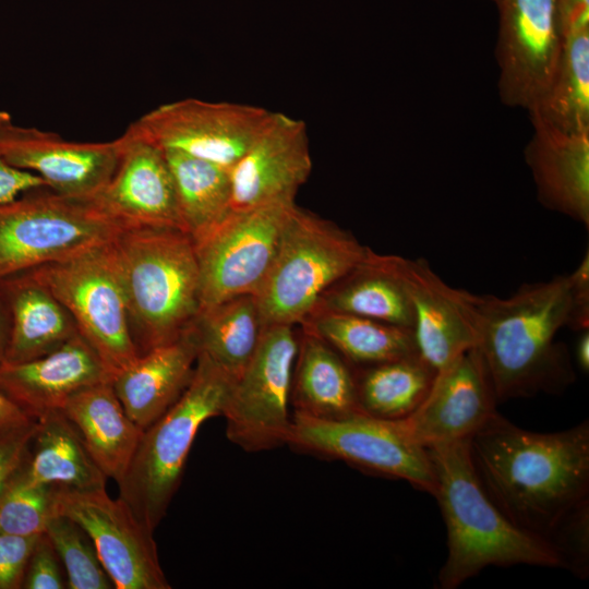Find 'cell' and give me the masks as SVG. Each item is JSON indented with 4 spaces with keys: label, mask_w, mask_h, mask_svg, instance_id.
Returning <instances> with one entry per match:
<instances>
[{
    "label": "cell",
    "mask_w": 589,
    "mask_h": 589,
    "mask_svg": "<svg viewBox=\"0 0 589 589\" xmlns=\"http://www.w3.org/2000/svg\"><path fill=\"white\" fill-rule=\"evenodd\" d=\"M490 498L517 527L546 541L557 521L589 500V423L538 433L497 411L470 437Z\"/></svg>",
    "instance_id": "6da1fadb"
},
{
    "label": "cell",
    "mask_w": 589,
    "mask_h": 589,
    "mask_svg": "<svg viewBox=\"0 0 589 589\" xmlns=\"http://www.w3.org/2000/svg\"><path fill=\"white\" fill-rule=\"evenodd\" d=\"M478 344L498 401L557 393L574 381L568 353L555 342L568 326L570 276L521 285L507 298L471 293Z\"/></svg>",
    "instance_id": "7a4b0ae2"
},
{
    "label": "cell",
    "mask_w": 589,
    "mask_h": 589,
    "mask_svg": "<svg viewBox=\"0 0 589 589\" xmlns=\"http://www.w3.org/2000/svg\"><path fill=\"white\" fill-rule=\"evenodd\" d=\"M469 440L426 447L436 481L433 496L447 530L448 554L438 587L455 589L488 566L563 568L548 541L514 525L490 498L472 462Z\"/></svg>",
    "instance_id": "3957f363"
},
{
    "label": "cell",
    "mask_w": 589,
    "mask_h": 589,
    "mask_svg": "<svg viewBox=\"0 0 589 589\" xmlns=\"http://www.w3.org/2000/svg\"><path fill=\"white\" fill-rule=\"evenodd\" d=\"M112 248L139 354L178 338L201 310L193 238L180 229L129 227Z\"/></svg>",
    "instance_id": "277c9868"
},
{
    "label": "cell",
    "mask_w": 589,
    "mask_h": 589,
    "mask_svg": "<svg viewBox=\"0 0 589 589\" xmlns=\"http://www.w3.org/2000/svg\"><path fill=\"white\" fill-rule=\"evenodd\" d=\"M235 378L203 352L181 397L141 435L119 498L152 531L165 517L201 425L223 416Z\"/></svg>",
    "instance_id": "5b68a950"
},
{
    "label": "cell",
    "mask_w": 589,
    "mask_h": 589,
    "mask_svg": "<svg viewBox=\"0 0 589 589\" xmlns=\"http://www.w3.org/2000/svg\"><path fill=\"white\" fill-rule=\"evenodd\" d=\"M368 249L335 223L296 205L272 268L255 294L262 325L298 326Z\"/></svg>",
    "instance_id": "8992f818"
},
{
    "label": "cell",
    "mask_w": 589,
    "mask_h": 589,
    "mask_svg": "<svg viewBox=\"0 0 589 589\" xmlns=\"http://www.w3.org/2000/svg\"><path fill=\"white\" fill-rule=\"evenodd\" d=\"M37 190L0 204V281L107 244L123 229L93 199Z\"/></svg>",
    "instance_id": "52a82bcc"
},
{
    "label": "cell",
    "mask_w": 589,
    "mask_h": 589,
    "mask_svg": "<svg viewBox=\"0 0 589 589\" xmlns=\"http://www.w3.org/2000/svg\"><path fill=\"white\" fill-rule=\"evenodd\" d=\"M27 272L70 313L111 378L140 356L112 241Z\"/></svg>",
    "instance_id": "ba28073f"
},
{
    "label": "cell",
    "mask_w": 589,
    "mask_h": 589,
    "mask_svg": "<svg viewBox=\"0 0 589 589\" xmlns=\"http://www.w3.org/2000/svg\"><path fill=\"white\" fill-rule=\"evenodd\" d=\"M286 445L405 480L432 495L436 490L426 448L409 435L400 420H385L365 413L320 419L293 412Z\"/></svg>",
    "instance_id": "9c48e42d"
},
{
    "label": "cell",
    "mask_w": 589,
    "mask_h": 589,
    "mask_svg": "<svg viewBox=\"0 0 589 589\" xmlns=\"http://www.w3.org/2000/svg\"><path fill=\"white\" fill-rule=\"evenodd\" d=\"M297 351L296 326H263L256 349L235 380L223 412L228 440L243 450L257 453L286 445Z\"/></svg>",
    "instance_id": "30bf717a"
},
{
    "label": "cell",
    "mask_w": 589,
    "mask_h": 589,
    "mask_svg": "<svg viewBox=\"0 0 589 589\" xmlns=\"http://www.w3.org/2000/svg\"><path fill=\"white\" fill-rule=\"evenodd\" d=\"M294 203L232 211L193 239L201 276V309L240 294H256L277 255Z\"/></svg>",
    "instance_id": "8fae6325"
},
{
    "label": "cell",
    "mask_w": 589,
    "mask_h": 589,
    "mask_svg": "<svg viewBox=\"0 0 589 589\" xmlns=\"http://www.w3.org/2000/svg\"><path fill=\"white\" fill-rule=\"evenodd\" d=\"M271 115V110L252 105L188 98L161 105L131 125L164 151L230 170Z\"/></svg>",
    "instance_id": "7c38bea8"
},
{
    "label": "cell",
    "mask_w": 589,
    "mask_h": 589,
    "mask_svg": "<svg viewBox=\"0 0 589 589\" xmlns=\"http://www.w3.org/2000/svg\"><path fill=\"white\" fill-rule=\"evenodd\" d=\"M58 514L75 520L91 537L116 589H170L161 568L154 531L142 525L105 488H58Z\"/></svg>",
    "instance_id": "4fadbf2b"
},
{
    "label": "cell",
    "mask_w": 589,
    "mask_h": 589,
    "mask_svg": "<svg viewBox=\"0 0 589 589\" xmlns=\"http://www.w3.org/2000/svg\"><path fill=\"white\" fill-rule=\"evenodd\" d=\"M495 57L503 104L529 109L548 87L565 39L556 0H498Z\"/></svg>",
    "instance_id": "5bb4252c"
},
{
    "label": "cell",
    "mask_w": 589,
    "mask_h": 589,
    "mask_svg": "<svg viewBox=\"0 0 589 589\" xmlns=\"http://www.w3.org/2000/svg\"><path fill=\"white\" fill-rule=\"evenodd\" d=\"M0 155L12 166L39 176L58 194L94 199L116 170L120 140L71 142L8 122L0 127Z\"/></svg>",
    "instance_id": "9a60e30c"
},
{
    "label": "cell",
    "mask_w": 589,
    "mask_h": 589,
    "mask_svg": "<svg viewBox=\"0 0 589 589\" xmlns=\"http://www.w3.org/2000/svg\"><path fill=\"white\" fill-rule=\"evenodd\" d=\"M312 170L305 123L274 112L243 156L229 170L231 208L245 211L294 203Z\"/></svg>",
    "instance_id": "2e32d148"
},
{
    "label": "cell",
    "mask_w": 589,
    "mask_h": 589,
    "mask_svg": "<svg viewBox=\"0 0 589 589\" xmlns=\"http://www.w3.org/2000/svg\"><path fill=\"white\" fill-rule=\"evenodd\" d=\"M119 140L116 170L93 200L123 228L157 227L184 231L165 152L132 125Z\"/></svg>",
    "instance_id": "e0dca14e"
},
{
    "label": "cell",
    "mask_w": 589,
    "mask_h": 589,
    "mask_svg": "<svg viewBox=\"0 0 589 589\" xmlns=\"http://www.w3.org/2000/svg\"><path fill=\"white\" fill-rule=\"evenodd\" d=\"M496 397L477 346L436 372L421 405L400 422L421 446L470 438L496 412Z\"/></svg>",
    "instance_id": "ac0fdd59"
},
{
    "label": "cell",
    "mask_w": 589,
    "mask_h": 589,
    "mask_svg": "<svg viewBox=\"0 0 589 589\" xmlns=\"http://www.w3.org/2000/svg\"><path fill=\"white\" fill-rule=\"evenodd\" d=\"M419 356L436 372L478 344L471 292L447 285L423 259L404 260Z\"/></svg>",
    "instance_id": "d6986e66"
},
{
    "label": "cell",
    "mask_w": 589,
    "mask_h": 589,
    "mask_svg": "<svg viewBox=\"0 0 589 589\" xmlns=\"http://www.w3.org/2000/svg\"><path fill=\"white\" fill-rule=\"evenodd\" d=\"M105 381H111L108 370L80 334L43 357L0 365V390L35 420L60 411L73 395Z\"/></svg>",
    "instance_id": "ffe728a7"
},
{
    "label": "cell",
    "mask_w": 589,
    "mask_h": 589,
    "mask_svg": "<svg viewBox=\"0 0 589 589\" xmlns=\"http://www.w3.org/2000/svg\"><path fill=\"white\" fill-rule=\"evenodd\" d=\"M525 160L540 203L589 226V133H567L530 119Z\"/></svg>",
    "instance_id": "44dd1931"
},
{
    "label": "cell",
    "mask_w": 589,
    "mask_h": 589,
    "mask_svg": "<svg viewBox=\"0 0 589 589\" xmlns=\"http://www.w3.org/2000/svg\"><path fill=\"white\" fill-rule=\"evenodd\" d=\"M199 346L189 327L178 338L140 354L111 378L113 390L130 419L147 429L189 386Z\"/></svg>",
    "instance_id": "7402d4cb"
},
{
    "label": "cell",
    "mask_w": 589,
    "mask_h": 589,
    "mask_svg": "<svg viewBox=\"0 0 589 589\" xmlns=\"http://www.w3.org/2000/svg\"><path fill=\"white\" fill-rule=\"evenodd\" d=\"M404 260L369 248L363 259L326 290L312 313L351 314L412 330L413 310L404 278Z\"/></svg>",
    "instance_id": "603a6c76"
},
{
    "label": "cell",
    "mask_w": 589,
    "mask_h": 589,
    "mask_svg": "<svg viewBox=\"0 0 589 589\" xmlns=\"http://www.w3.org/2000/svg\"><path fill=\"white\" fill-rule=\"evenodd\" d=\"M297 333L298 351L291 386L293 412L320 419L363 413L352 365L312 332L299 327Z\"/></svg>",
    "instance_id": "cb8c5ba5"
},
{
    "label": "cell",
    "mask_w": 589,
    "mask_h": 589,
    "mask_svg": "<svg viewBox=\"0 0 589 589\" xmlns=\"http://www.w3.org/2000/svg\"><path fill=\"white\" fill-rule=\"evenodd\" d=\"M10 313V340L4 363L43 357L79 334L65 308L28 272L0 281Z\"/></svg>",
    "instance_id": "d4e9b609"
},
{
    "label": "cell",
    "mask_w": 589,
    "mask_h": 589,
    "mask_svg": "<svg viewBox=\"0 0 589 589\" xmlns=\"http://www.w3.org/2000/svg\"><path fill=\"white\" fill-rule=\"evenodd\" d=\"M74 425L88 453L107 478L119 482L143 430L127 414L111 381L73 395L60 410Z\"/></svg>",
    "instance_id": "484cf974"
},
{
    "label": "cell",
    "mask_w": 589,
    "mask_h": 589,
    "mask_svg": "<svg viewBox=\"0 0 589 589\" xmlns=\"http://www.w3.org/2000/svg\"><path fill=\"white\" fill-rule=\"evenodd\" d=\"M23 468L37 483L70 490L106 486V474L97 466L74 425L61 411L37 420Z\"/></svg>",
    "instance_id": "4316f807"
},
{
    "label": "cell",
    "mask_w": 589,
    "mask_h": 589,
    "mask_svg": "<svg viewBox=\"0 0 589 589\" xmlns=\"http://www.w3.org/2000/svg\"><path fill=\"white\" fill-rule=\"evenodd\" d=\"M298 326L324 339L352 366H366L418 353L411 329L368 317L314 312Z\"/></svg>",
    "instance_id": "83f0119b"
},
{
    "label": "cell",
    "mask_w": 589,
    "mask_h": 589,
    "mask_svg": "<svg viewBox=\"0 0 589 589\" xmlns=\"http://www.w3.org/2000/svg\"><path fill=\"white\" fill-rule=\"evenodd\" d=\"M199 346L235 380L259 344L263 325L255 294H240L203 308L191 324Z\"/></svg>",
    "instance_id": "f1b7e54d"
},
{
    "label": "cell",
    "mask_w": 589,
    "mask_h": 589,
    "mask_svg": "<svg viewBox=\"0 0 589 589\" xmlns=\"http://www.w3.org/2000/svg\"><path fill=\"white\" fill-rule=\"evenodd\" d=\"M363 413L401 420L426 397L436 371L419 353L366 366H352Z\"/></svg>",
    "instance_id": "f546056e"
},
{
    "label": "cell",
    "mask_w": 589,
    "mask_h": 589,
    "mask_svg": "<svg viewBox=\"0 0 589 589\" xmlns=\"http://www.w3.org/2000/svg\"><path fill=\"white\" fill-rule=\"evenodd\" d=\"M528 111L560 131L589 133V31L565 40L548 87Z\"/></svg>",
    "instance_id": "4dcf8cb0"
},
{
    "label": "cell",
    "mask_w": 589,
    "mask_h": 589,
    "mask_svg": "<svg viewBox=\"0 0 589 589\" xmlns=\"http://www.w3.org/2000/svg\"><path fill=\"white\" fill-rule=\"evenodd\" d=\"M164 152L172 173L183 229L195 240L232 212L229 170L179 152Z\"/></svg>",
    "instance_id": "1f68e13d"
},
{
    "label": "cell",
    "mask_w": 589,
    "mask_h": 589,
    "mask_svg": "<svg viewBox=\"0 0 589 589\" xmlns=\"http://www.w3.org/2000/svg\"><path fill=\"white\" fill-rule=\"evenodd\" d=\"M23 464L0 496V532L39 536L58 515V486L32 481Z\"/></svg>",
    "instance_id": "d6a6232c"
},
{
    "label": "cell",
    "mask_w": 589,
    "mask_h": 589,
    "mask_svg": "<svg viewBox=\"0 0 589 589\" xmlns=\"http://www.w3.org/2000/svg\"><path fill=\"white\" fill-rule=\"evenodd\" d=\"M63 566L69 589H112L87 532L72 518L58 514L45 531Z\"/></svg>",
    "instance_id": "836d02e7"
},
{
    "label": "cell",
    "mask_w": 589,
    "mask_h": 589,
    "mask_svg": "<svg viewBox=\"0 0 589 589\" xmlns=\"http://www.w3.org/2000/svg\"><path fill=\"white\" fill-rule=\"evenodd\" d=\"M546 541L560 557L563 568L579 577L589 573V500L565 514Z\"/></svg>",
    "instance_id": "e575fe53"
},
{
    "label": "cell",
    "mask_w": 589,
    "mask_h": 589,
    "mask_svg": "<svg viewBox=\"0 0 589 589\" xmlns=\"http://www.w3.org/2000/svg\"><path fill=\"white\" fill-rule=\"evenodd\" d=\"M61 561L46 533L38 536L27 562L22 588H68Z\"/></svg>",
    "instance_id": "d590c367"
},
{
    "label": "cell",
    "mask_w": 589,
    "mask_h": 589,
    "mask_svg": "<svg viewBox=\"0 0 589 589\" xmlns=\"http://www.w3.org/2000/svg\"><path fill=\"white\" fill-rule=\"evenodd\" d=\"M38 536L0 532V589H20Z\"/></svg>",
    "instance_id": "8d00e7d4"
},
{
    "label": "cell",
    "mask_w": 589,
    "mask_h": 589,
    "mask_svg": "<svg viewBox=\"0 0 589 589\" xmlns=\"http://www.w3.org/2000/svg\"><path fill=\"white\" fill-rule=\"evenodd\" d=\"M37 424L32 420L0 437V496L25 460Z\"/></svg>",
    "instance_id": "74e56055"
},
{
    "label": "cell",
    "mask_w": 589,
    "mask_h": 589,
    "mask_svg": "<svg viewBox=\"0 0 589 589\" xmlns=\"http://www.w3.org/2000/svg\"><path fill=\"white\" fill-rule=\"evenodd\" d=\"M572 311L568 327L589 329V252L586 251L577 268L569 274Z\"/></svg>",
    "instance_id": "f35d334b"
},
{
    "label": "cell",
    "mask_w": 589,
    "mask_h": 589,
    "mask_svg": "<svg viewBox=\"0 0 589 589\" xmlns=\"http://www.w3.org/2000/svg\"><path fill=\"white\" fill-rule=\"evenodd\" d=\"M41 188H47V184L39 176L12 166L0 155V204Z\"/></svg>",
    "instance_id": "ab89813d"
},
{
    "label": "cell",
    "mask_w": 589,
    "mask_h": 589,
    "mask_svg": "<svg viewBox=\"0 0 589 589\" xmlns=\"http://www.w3.org/2000/svg\"><path fill=\"white\" fill-rule=\"evenodd\" d=\"M564 39L589 31V0H556Z\"/></svg>",
    "instance_id": "60d3db41"
},
{
    "label": "cell",
    "mask_w": 589,
    "mask_h": 589,
    "mask_svg": "<svg viewBox=\"0 0 589 589\" xmlns=\"http://www.w3.org/2000/svg\"><path fill=\"white\" fill-rule=\"evenodd\" d=\"M32 420L0 390V437Z\"/></svg>",
    "instance_id": "b9f144b4"
},
{
    "label": "cell",
    "mask_w": 589,
    "mask_h": 589,
    "mask_svg": "<svg viewBox=\"0 0 589 589\" xmlns=\"http://www.w3.org/2000/svg\"><path fill=\"white\" fill-rule=\"evenodd\" d=\"M10 313L7 301L0 290V365L5 362L10 340Z\"/></svg>",
    "instance_id": "7bdbcfd3"
},
{
    "label": "cell",
    "mask_w": 589,
    "mask_h": 589,
    "mask_svg": "<svg viewBox=\"0 0 589 589\" xmlns=\"http://www.w3.org/2000/svg\"><path fill=\"white\" fill-rule=\"evenodd\" d=\"M576 360L579 369L584 373L589 370V330H580L579 338L576 344Z\"/></svg>",
    "instance_id": "ee69618b"
},
{
    "label": "cell",
    "mask_w": 589,
    "mask_h": 589,
    "mask_svg": "<svg viewBox=\"0 0 589 589\" xmlns=\"http://www.w3.org/2000/svg\"><path fill=\"white\" fill-rule=\"evenodd\" d=\"M11 122V116L5 111H0V127Z\"/></svg>",
    "instance_id": "f6af8a7d"
},
{
    "label": "cell",
    "mask_w": 589,
    "mask_h": 589,
    "mask_svg": "<svg viewBox=\"0 0 589 589\" xmlns=\"http://www.w3.org/2000/svg\"><path fill=\"white\" fill-rule=\"evenodd\" d=\"M491 1H493L494 3H497V2H498V0H491Z\"/></svg>",
    "instance_id": "bcb514c9"
}]
</instances>
